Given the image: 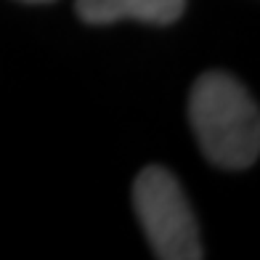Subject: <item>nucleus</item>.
<instances>
[{"instance_id":"1","label":"nucleus","mask_w":260,"mask_h":260,"mask_svg":"<svg viewBox=\"0 0 260 260\" xmlns=\"http://www.w3.org/2000/svg\"><path fill=\"white\" fill-rule=\"evenodd\" d=\"M188 117L202 154L229 170L250 168L260 154V114L252 96L226 72H207L197 80Z\"/></svg>"},{"instance_id":"2","label":"nucleus","mask_w":260,"mask_h":260,"mask_svg":"<svg viewBox=\"0 0 260 260\" xmlns=\"http://www.w3.org/2000/svg\"><path fill=\"white\" fill-rule=\"evenodd\" d=\"M133 205L144 234L162 260H199L205 255L194 212L170 170L149 165L133 183Z\"/></svg>"},{"instance_id":"3","label":"nucleus","mask_w":260,"mask_h":260,"mask_svg":"<svg viewBox=\"0 0 260 260\" xmlns=\"http://www.w3.org/2000/svg\"><path fill=\"white\" fill-rule=\"evenodd\" d=\"M75 8L88 24H114V21L170 24L183 14L186 0H77Z\"/></svg>"},{"instance_id":"4","label":"nucleus","mask_w":260,"mask_h":260,"mask_svg":"<svg viewBox=\"0 0 260 260\" xmlns=\"http://www.w3.org/2000/svg\"><path fill=\"white\" fill-rule=\"evenodd\" d=\"M29 3H45V0H29Z\"/></svg>"}]
</instances>
